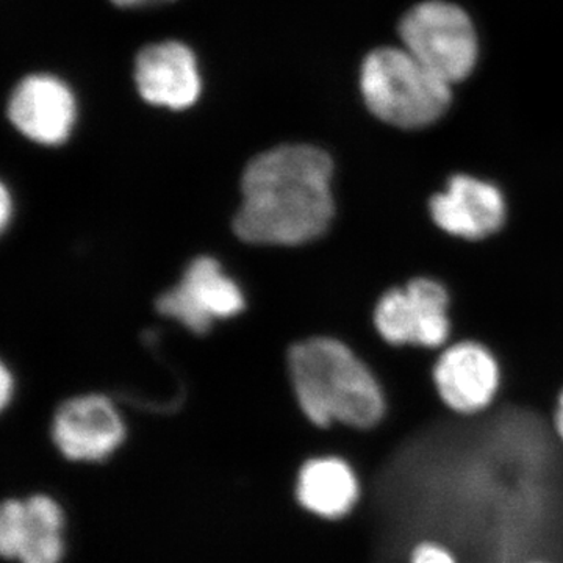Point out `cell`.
<instances>
[{"instance_id": "5", "label": "cell", "mask_w": 563, "mask_h": 563, "mask_svg": "<svg viewBox=\"0 0 563 563\" xmlns=\"http://www.w3.org/2000/svg\"><path fill=\"white\" fill-rule=\"evenodd\" d=\"M451 296L442 282L415 277L380 296L374 324L393 346L442 351L451 342Z\"/></svg>"}, {"instance_id": "19", "label": "cell", "mask_w": 563, "mask_h": 563, "mask_svg": "<svg viewBox=\"0 0 563 563\" xmlns=\"http://www.w3.org/2000/svg\"><path fill=\"white\" fill-rule=\"evenodd\" d=\"M531 563H544V562H531Z\"/></svg>"}, {"instance_id": "18", "label": "cell", "mask_w": 563, "mask_h": 563, "mask_svg": "<svg viewBox=\"0 0 563 563\" xmlns=\"http://www.w3.org/2000/svg\"><path fill=\"white\" fill-rule=\"evenodd\" d=\"M120 7H139L146 5V3L162 2V0H111Z\"/></svg>"}, {"instance_id": "11", "label": "cell", "mask_w": 563, "mask_h": 563, "mask_svg": "<svg viewBox=\"0 0 563 563\" xmlns=\"http://www.w3.org/2000/svg\"><path fill=\"white\" fill-rule=\"evenodd\" d=\"M14 128L32 141L57 146L68 139L76 122V99L68 85L46 74L25 77L9 102Z\"/></svg>"}, {"instance_id": "6", "label": "cell", "mask_w": 563, "mask_h": 563, "mask_svg": "<svg viewBox=\"0 0 563 563\" xmlns=\"http://www.w3.org/2000/svg\"><path fill=\"white\" fill-rule=\"evenodd\" d=\"M433 224L466 242L495 235L509 217V201L498 181L470 172L453 173L428 202Z\"/></svg>"}, {"instance_id": "10", "label": "cell", "mask_w": 563, "mask_h": 563, "mask_svg": "<svg viewBox=\"0 0 563 563\" xmlns=\"http://www.w3.org/2000/svg\"><path fill=\"white\" fill-rule=\"evenodd\" d=\"M63 512L49 496L9 499L0 514V551L21 563H60Z\"/></svg>"}, {"instance_id": "17", "label": "cell", "mask_w": 563, "mask_h": 563, "mask_svg": "<svg viewBox=\"0 0 563 563\" xmlns=\"http://www.w3.org/2000/svg\"><path fill=\"white\" fill-rule=\"evenodd\" d=\"M553 422L555 432L563 442V390L559 396L558 406H555Z\"/></svg>"}, {"instance_id": "14", "label": "cell", "mask_w": 563, "mask_h": 563, "mask_svg": "<svg viewBox=\"0 0 563 563\" xmlns=\"http://www.w3.org/2000/svg\"><path fill=\"white\" fill-rule=\"evenodd\" d=\"M412 563H457L454 555L442 547L433 542H422L415 548L412 553Z\"/></svg>"}, {"instance_id": "1", "label": "cell", "mask_w": 563, "mask_h": 563, "mask_svg": "<svg viewBox=\"0 0 563 563\" xmlns=\"http://www.w3.org/2000/svg\"><path fill=\"white\" fill-rule=\"evenodd\" d=\"M333 173L331 155L310 144L263 152L244 169L233 232L261 246H302L324 239L336 218Z\"/></svg>"}, {"instance_id": "13", "label": "cell", "mask_w": 563, "mask_h": 563, "mask_svg": "<svg viewBox=\"0 0 563 563\" xmlns=\"http://www.w3.org/2000/svg\"><path fill=\"white\" fill-rule=\"evenodd\" d=\"M303 509L325 520H340L361 499V481L354 466L340 455L328 454L303 463L296 485Z\"/></svg>"}, {"instance_id": "8", "label": "cell", "mask_w": 563, "mask_h": 563, "mask_svg": "<svg viewBox=\"0 0 563 563\" xmlns=\"http://www.w3.org/2000/svg\"><path fill=\"white\" fill-rule=\"evenodd\" d=\"M433 380L448 409L459 415H477L498 398L501 365L483 343L462 340L440 351L433 365Z\"/></svg>"}, {"instance_id": "4", "label": "cell", "mask_w": 563, "mask_h": 563, "mask_svg": "<svg viewBox=\"0 0 563 563\" xmlns=\"http://www.w3.org/2000/svg\"><path fill=\"white\" fill-rule=\"evenodd\" d=\"M402 47L437 77L453 85L472 76L479 38L472 18L448 0H424L399 22Z\"/></svg>"}, {"instance_id": "7", "label": "cell", "mask_w": 563, "mask_h": 563, "mask_svg": "<svg viewBox=\"0 0 563 563\" xmlns=\"http://www.w3.org/2000/svg\"><path fill=\"white\" fill-rule=\"evenodd\" d=\"M243 309L244 296L239 284L207 255L195 258L180 284L157 299L158 312L198 335L209 332L214 320H228Z\"/></svg>"}, {"instance_id": "9", "label": "cell", "mask_w": 563, "mask_h": 563, "mask_svg": "<svg viewBox=\"0 0 563 563\" xmlns=\"http://www.w3.org/2000/svg\"><path fill=\"white\" fill-rule=\"evenodd\" d=\"M124 437L121 415L102 395L63 402L52 422V439L69 461L101 462L121 446Z\"/></svg>"}, {"instance_id": "16", "label": "cell", "mask_w": 563, "mask_h": 563, "mask_svg": "<svg viewBox=\"0 0 563 563\" xmlns=\"http://www.w3.org/2000/svg\"><path fill=\"white\" fill-rule=\"evenodd\" d=\"M11 213H13V201L5 185L2 187V198H0V222H2V229L9 228L11 220Z\"/></svg>"}, {"instance_id": "3", "label": "cell", "mask_w": 563, "mask_h": 563, "mask_svg": "<svg viewBox=\"0 0 563 563\" xmlns=\"http://www.w3.org/2000/svg\"><path fill=\"white\" fill-rule=\"evenodd\" d=\"M361 91L366 109L384 124L420 131L442 120L453 87L404 47H379L362 63Z\"/></svg>"}, {"instance_id": "15", "label": "cell", "mask_w": 563, "mask_h": 563, "mask_svg": "<svg viewBox=\"0 0 563 563\" xmlns=\"http://www.w3.org/2000/svg\"><path fill=\"white\" fill-rule=\"evenodd\" d=\"M13 376L5 365H2V373H0V399H2V407H7L13 396Z\"/></svg>"}, {"instance_id": "12", "label": "cell", "mask_w": 563, "mask_h": 563, "mask_svg": "<svg viewBox=\"0 0 563 563\" xmlns=\"http://www.w3.org/2000/svg\"><path fill=\"white\" fill-rule=\"evenodd\" d=\"M135 80L144 101L172 110L188 109L201 95L195 54L177 41L141 49L135 63Z\"/></svg>"}, {"instance_id": "2", "label": "cell", "mask_w": 563, "mask_h": 563, "mask_svg": "<svg viewBox=\"0 0 563 563\" xmlns=\"http://www.w3.org/2000/svg\"><path fill=\"white\" fill-rule=\"evenodd\" d=\"M288 372L303 417L318 429H369L383 420L387 399L369 363L333 335L292 344Z\"/></svg>"}]
</instances>
